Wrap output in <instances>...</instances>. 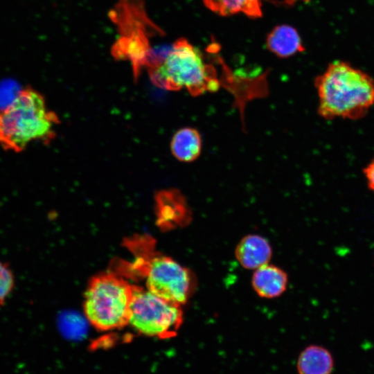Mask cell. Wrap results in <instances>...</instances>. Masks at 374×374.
<instances>
[{
	"instance_id": "6da1fadb",
	"label": "cell",
	"mask_w": 374,
	"mask_h": 374,
	"mask_svg": "<svg viewBox=\"0 0 374 374\" xmlns=\"http://www.w3.org/2000/svg\"><path fill=\"white\" fill-rule=\"evenodd\" d=\"M314 86L317 112L326 120H358L374 105V79L346 62L330 63Z\"/></svg>"
},
{
	"instance_id": "7a4b0ae2",
	"label": "cell",
	"mask_w": 374,
	"mask_h": 374,
	"mask_svg": "<svg viewBox=\"0 0 374 374\" xmlns=\"http://www.w3.org/2000/svg\"><path fill=\"white\" fill-rule=\"evenodd\" d=\"M58 122L44 96L31 87H24L0 109V145L6 150L21 152L33 141L47 144L54 138Z\"/></svg>"
},
{
	"instance_id": "3957f363",
	"label": "cell",
	"mask_w": 374,
	"mask_h": 374,
	"mask_svg": "<svg viewBox=\"0 0 374 374\" xmlns=\"http://www.w3.org/2000/svg\"><path fill=\"white\" fill-rule=\"evenodd\" d=\"M109 16L120 34L112 46V55L130 61L137 78L144 67L148 70L154 66L158 46H151L150 38L162 31L148 17L143 0H120Z\"/></svg>"
},
{
	"instance_id": "277c9868",
	"label": "cell",
	"mask_w": 374,
	"mask_h": 374,
	"mask_svg": "<svg viewBox=\"0 0 374 374\" xmlns=\"http://www.w3.org/2000/svg\"><path fill=\"white\" fill-rule=\"evenodd\" d=\"M148 73L157 87L171 91L186 89L194 96L220 87L213 68L205 64L200 51L183 38L177 39L163 62Z\"/></svg>"
},
{
	"instance_id": "5b68a950",
	"label": "cell",
	"mask_w": 374,
	"mask_h": 374,
	"mask_svg": "<svg viewBox=\"0 0 374 374\" xmlns=\"http://www.w3.org/2000/svg\"><path fill=\"white\" fill-rule=\"evenodd\" d=\"M135 286L112 273L93 278L85 293L84 310L88 321L100 330L129 324Z\"/></svg>"
},
{
	"instance_id": "8992f818",
	"label": "cell",
	"mask_w": 374,
	"mask_h": 374,
	"mask_svg": "<svg viewBox=\"0 0 374 374\" xmlns=\"http://www.w3.org/2000/svg\"><path fill=\"white\" fill-rule=\"evenodd\" d=\"M182 322L180 305L135 286L129 324L136 331L150 337L168 339L177 335Z\"/></svg>"
},
{
	"instance_id": "52a82bcc",
	"label": "cell",
	"mask_w": 374,
	"mask_h": 374,
	"mask_svg": "<svg viewBox=\"0 0 374 374\" xmlns=\"http://www.w3.org/2000/svg\"><path fill=\"white\" fill-rule=\"evenodd\" d=\"M142 265L148 291L180 306L186 303L194 288L187 268L163 255H152L143 260Z\"/></svg>"
},
{
	"instance_id": "ba28073f",
	"label": "cell",
	"mask_w": 374,
	"mask_h": 374,
	"mask_svg": "<svg viewBox=\"0 0 374 374\" xmlns=\"http://www.w3.org/2000/svg\"><path fill=\"white\" fill-rule=\"evenodd\" d=\"M271 255L272 250L268 240L256 234L243 237L235 250L237 260L247 269H256L268 264Z\"/></svg>"
},
{
	"instance_id": "9c48e42d",
	"label": "cell",
	"mask_w": 374,
	"mask_h": 374,
	"mask_svg": "<svg viewBox=\"0 0 374 374\" xmlns=\"http://www.w3.org/2000/svg\"><path fill=\"white\" fill-rule=\"evenodd\" d=\"M288 276L281 268L266 264L255 269L251 284L253 290L260 297L274 299L280 296L285 291Z\"/></svg>"
},
{
	"instance_id": "30bf717a",
	"label": "cell",
	"mask_w": 374,
	"mask_h": 374,
	"mask_svg": "<svg viewBox=\"0 0 374 374\" xmlns=\"http://www.w3.org/2000/svg\"><path fill=\"white\" fill-rule=\"evenodd\" d=\"M296 366L298 374H331L334 359L327 348L309 345L299 353Z\"/></svg>"
},
{
	"instance_id": "8fae6325",
	"label": "cell",
	"mask_w": 374,
	"mask_h": 374,
	"mask_svg": "<svg viewBox=\"0 0 374 374\" xmlns=\"http://www.w3.org/2000/svg\"><path fill=\"white\" fill-rule=\"evenodd\" d=\"M267 46L280 57H290L304 49L297 30L288 25L274 28L268 35Z\"/></svg>"
},
{
	"instance_id": "7c38bea8",
	"label": "cell",
	"mask_w": 374,
	"mask_h": 374,
	"mask_svg": "<svg viewBox=\"0 0 374 374\" xmlns=\"http://www.w3.org/2000/svg\"><path fill=\"white\" fill-rule=\"evenodd\" d=\"M173 156L183 162H192L200 155L202 138L199 132L193 127H184L173 135L170 142Z\"/></svg>"
},
{
	"instance_id": "4fadbf2b",
	"label": "cell",
	"mask_w": 374,
	"mask_h": 374,
	"mask_svg": "<svg viewBox=\"0 0 374 374\" xmlns=\"http://www.w3.org/2000/svg\"><path fill=\"white\" fill-rule=\"evenodd\" d=\"M212 11L220 15L243 12L251 17H261V0H203Z\"/></svg>"
},
{
	"instance_id": "5bb4252c",
	"label": "cell",
	"mask_w": 374,
	"mask_h": 374,
	"mask_svg": "<svg viewBox=\"0 0 374 374\" xmlns=\"http://www.w3.org/2000/svg\"><path fill=\"white\" fill-rule=\"evenodd\" d=\"M158 199L168 218L177 222H185L190 220V211L184 199L178 191H163L159 193Z\"/></svg>"
},
{
	"instance_id": "9a60e30c",
	"label": "cell",
	"mask_w": 374,
	"mask_h": 374,
	"mask_svg": "<svg viewBox=\"0 0 374 374\" xmlns=\"http://www.w3.org/2000/svg\"><path fill=\"white\" fill-rule=\"evenodd\" d=\"M15 285L13 271L8 263L0 260V306L12 294Z\"/></svg>"
},
{
	"instance_id": "2e32d148",
	"label": "cell",
	"mask_w": 374,
	"mask_h": 374,
	"mask_svg": "<svg viewBox=\"0 0 374 374\" xmlns=\"http://www.w3.org/2000/svg\"><path fill=\"white\" fill-rule=\"evenodd\" d=\"M363 174L368 188L374 193V157L364 168Z\"/></svg>"
}]
</instances>
